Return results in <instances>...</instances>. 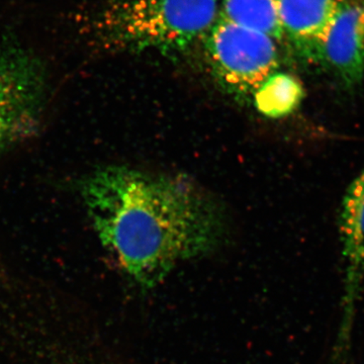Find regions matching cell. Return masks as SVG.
I'll return each instance as SVG.
<instances>
[{"label": "cell", "mask_w": 364, "mask_h": 364, "mask_svg": "<svg viewBox=\"0 0 364 364\" xmlns=\"http://www.w3.org/2000/svg\"><path fill=\"white\" fill-rule=\"evenodd\" d=\"M82 196L104 247L145 289L214 250L224 234L217 205L179 176L107 166L83 182Z\"/></svg>", "instance_id": "obj_1"}, {"label": "cell", "mask_w": 364, "mask_h": 364, "mask_svg": "<svg viewBox=\"0 0 364 364\" xmlns=\"http://www.w3.org/2000/svg\"><path fill=\"white\" fill-rule=\"evenodd\" d=\"M218 0H112L90 33L112 51L174 54L202 40L218 18Z\"/></svg>", "instance_id": "obj_2"}, {"label": "cell", "mask_w": 364, "mask_h": 364, "mask_svg": "<svg viewBox=\"0 0 364 364\" xmlns=\"http://www.w3.org/2000/svg\"><path fill=\"white\" fill-rule=\"evenodd\" d=\"M203 40L215 77L235 95H254L279 67L274 39L221 16Z\"/></svg>", "instance_id": "obj_3"}, {"label": "cell", "mask_w": 364, "mask_h": 364, "mask_svg": "<svg viewBox=\"0 0 364 364\" xmlns=\"http://www.w3.org/2000/svg\"><path fill=\"white\" fill-rule=\"evenodd\" d=\"M46 86L37 57L16 44L0 43V150L37 129Z\"/></svg>", "instance_id": "obj_4"}, {"label": "cell", "mask_w": 364, "mask_h": 364, "mask_svg": "<svg viewBox=\"0 0 364 364\" xmlns=\"http://www.w3.org/2000/svg\"><path fill=\"white\" fill-rule=\"evenodd\" d=\"M321 66L348 90L364 77V0H344L318 53Z\"/></svg>", "instance_id": "obj_5"}, {"label": "cell", "mask_w": 364, "mask_h": 364, "mask_svg": "<svg viewBox=\"0 0 364 364\" xmlns=\"http://www.w3.org/2000/svg\"><path fill=\"white\" fill-rule=\"evenodd\" d=\"M344 0H280V23L299 58L317 65L318 53Z\"/></svg>", "instance_id": "obj_6"}, {"label": "cell", "mask_w": 364, "mask_h": 364, "mask_svg": "<svg viewBox=\"0 0 364 364\" xmlns=\"http://www.w3.org/2000/svg\"><path fill=\"white\" fill-rule=\"evenodd\" d=\"M339 227L349 269L356 274L364 263V169L345 193Z\"/></svg>", "instance_id": "obj_7"}, {"label": "cell", "mask_w": 364, "mask_h": 364, "mask_svg": "<svg viewBox=\"0 0 364 364\" xmlns=\"http://www.w3.org/2000/svg\"><path fill=\"white\" fill-rule=\"evenodd\" d=\"M279 9L280 0H223L219 16L280 41L284 33Z\"/></svg>", "instance_id": "obj_8"}, {"label": "cell", "mask_w": 364, "mask_h": 364, "mask_svg": "<svg viewBox=\"0 0 364 364\" xmlns=\"http://www.w3.org/2000/svg\"><path fill=\"white\" fill-rule=\"evenodd\" d=\"M305 97L298 79L286 73H273L254 93V104L265 116L279 119L296 111Z\"/></svg>", "instance_id": "obj_9"}]
</instances>
